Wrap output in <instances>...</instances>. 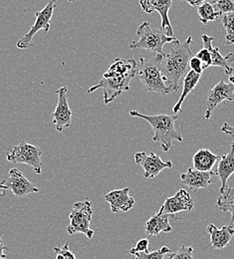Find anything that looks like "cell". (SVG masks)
I'll return each instance as SVG.
<instances>
[{
    "label": "cell",
    "instance_id": "1",
    "mask_svg": "<svg viewBox=\"0 0 234 259\" xmlns=\"http://www.w3.org/2000/svg\"><path fill=\"white\" fill-rule=\"evenodd\" d=\"M193 38L189 36L183 43H175L170 52L163 58L161 68L167 87L171 92L180 89L179 80L189 73L190 60L193 57Z\"/></svg>",
    "mask_w": 234,
    "mask_h": 259
},
{
    "label": "cell",
    "instance_id": "2",
    "mask_svg": "<svg viewBox=\"0 0 234 259\" xmlns=\"http://www.w3.org/2000/svg\"><path fill=\"white\" fill-rule=\"evenodd\" d=\"M131 117H137L146 120L153 128L155 133L153 137V141L160 143L163 152L167 153L172 147V142H182V136L177 132L174 127V122L177 120V116L173 115H145L138 111L132 110L130 111Z\"/></svg>",
    "mask_w": 234,
    "mask_h": 259
},
{
    "label": "cell",
    "instance_id": "3",
    "mask_svg": "<svg viewBox=\"0 0 234 259\" xmlns=\"http://www.w3.org/2000/svg\"><path fill=\"white\" fill-rule=\"evenodd\" d=\"M164 57L160 54H154L153 56H142L139 58V68L136 75L146 91L162 95L171 93L165 82L161 68Z\"/></svg>",
    "mask_w": 234,
    "mask_h": 259
},
{
    "label": "cell",
    "instance_id": "4",
    "mask_svg": "<svg viewBox=\"0 0 234 259\" xmlns=\"http://www.w3.org/2000/svg\"><path fill=\"white\" fill-rule=\"evenodd\" d=\"M136 34L138 36V40L133 41L129 45L132 50L144 49L163 56H166L164 46L167 43L175 44L179 42L175 37H169L166 35L163 30L157 31L153 29L149 22L142 23L136 29Z\"/></svg>",
    "mask_w": 234,
    "mask_h": 259
},
{
    "label": "cell",
    "instance_id": "5",
    "mask_svg": "<svg viewBox=\"0 0 234 259\" xmlns=\"http://www.w3.org/2000/svg\"><path fill=\"white\" fill-rule=\"evenodd\" d=\"M93 213V203L89 199L75 202L69 214L70 225L67 227L68 233L70 235L83 233L91 239L95 233V231L90 227Z\"/></svg>",
    "mask_w": 234,
    "mask_h": 259
},
{
    "label": "cell",
    "instance_id": "6",
    "mask_svg": "<svg viewBox=\"0 0 234 259\" xmlns=\"http://www.w3.org/2000/svg\"><path fill=\"white\" fill-rule=\"evenodd\" d=\"M42 155L41 149L22 140L17 146L6 152V159L13 163H25L31 166L36 174L41 175L43 165Z\"/></svg>",
    "mask_w": 234,
    "mask_h": 259
},
{
    "label": "cell",
    "instance_id": "7",
    "mask_svg": "<svg viewBox=\"0 0 234 259\" xmlns=\"http://www.w3.org/2000/svg\"><path fill=\"white\" fill-rule=\"evenodd\" d=\"M58 0H50L46 6L40 10L35 12V22L31 26L30 30L26 33L21 39L18 40L16 46L19 49H28L33 46L32 39L34 35L40 30H44V34H47L51 27V19L54 14L55 8L58 6Z\"/></svg>",
    "mask_w": 234,
    "mask_h": 259
},
{
    "label": "cell",
    "instance_id": "8",
    "mask_svg": "<svg viewBox=\"0 0 234 259\" xmlns=\"http://www.w3.org/2000/svg\"><path fill=\"white\" fill-rule=\"evenodd\" d=\"M136 75H128L125 77H103L100 82L88 89V93H93L98 89L103 90V99L105 104H110L123 92L130 91V83Z\"/></svg>",
    "mask_w": 234,
    "mask_h": 259
},
{
    "label": "cell",
    "instance_id": "9",
    "mask_svg": "<svg viewBox=\"0 0 234 259\" xmlns=\"http://www.w3.org/2000/svg\"><path fill=\"white\" fill-rule=\"evenodd\" d=\"M3 191H11L15 196L24 197L40 190L24 177L20 169L11 168L8 175L0 180V192L3 193Z\"/></svg>",
    "mask_w": 234,
    "mask_h": 259
},
{
    "label": "cell",
    "instance_id": "10",
    "mask_svg": "<svg viewBox=\"0 0 234 259\" xmlns=\"http://www.w3.org/2000/svg\"><path fill=\"white\" fill-rule=\"evenodd\" d=\"M134 162L144 168L145 180L154 179L164 169L172 167V162L170 161L164 162L160 156L154 152L150 154H147L146 152L136 153L134 155Z\"/></svg>",
    "mask_w": 234,
    "mask_h": 259
},
{
    "label": "cell",
    "instance_id": "11",
    "mask_svg": "<svg viewBox=\"0 0 234 259\" xmlns=\"http://www.w3.org/2000/svg\"><path fill=\"white\" fill-rule=\"evenodd\" d=\"M226 101L234 102V84H227L221 80L208 92L204 119L209 120L217 106Z\"/></svg>",
    "mask_w": 234,
    "mask_h": 259
},
{
    "label": "cell",
    "instance_id": "12",
    "mask_svg": "<svg viewBox=\"0 0 234 259\" xmlns=\"http://www.w3.org/2000/svg\"><path fill=\"white\" fill-rule=\"evenodd\" d=\"M173 0H139L141 8L148 14L157 11L162 18L161 30L169 37H174L172 25L170 23L168 12Z\"/></svg>",
    "mask_w": 234,
    "mask_h": 259
},
{
    "label": "cell",
    "instance_id": "13",
    "mask_svg": "<svg viewBox=\"0 0 234 259\" xmlns=\"http://www.w3.org/2000/svg\"><path fill=\"white\" fill-rule=\"evenodd\" d=\"M58 101L53 113V124L56 131L62 133L63 130L69 128L72 124V111L68 104V88L66 86L57 90Z\"/></svg>",
    "mask_w": 234,
    "mask_h": 259
},
{
    "label": "cell",
    "instance_id": "14",
    "mask_svg": "<svg viewBox=\"0 0 234 259\" xmlns=\"http://www.w3.org/2000/svg\"><path fill=\"white\" fill-rule=\"evenodd\" d=\"M195 202L192 195L185 190L181 189L171 197L167 198L159 211L164 214L174 215L181 211H192Z\"/></svg>",
    "mask_w": 234,
    "mask_h": 259
},
{
    "label": "cell",
    "instance_id": "15",
    "mask_svg": "<svg viewBox=\"0 0 234 259\" xmlns=\"http://www.w3.org/2000/svg\"><path fill=\"white\" fill-rule=\"evenodd\" d=\"M213 177H215L214 171H200L190 167L185 172L180 175V180L190 190L197 192L201 189H206L213 184Z\"/></svg>",
    "mask_w": 234,
    "mask_h": 259
},
{
    "label": "cell",
    "instance_id": "16",
    "mask_svg": "<svg viewBox=\"0 0 234 259\" xmlns=\"http://www.w3.org/2000/svg\"><path fill=\"white\" fill-rule=\"evenodd\" d=\"M130 188L115 190L103 195L114 213L128 212L134 205V198L130 195Z\"/></svg>",
    "mask_w": 234,
    "mask_h": 259
},
{
    "label": "cell",
    "instance_id": "17",
    "mask_svg": "<svg viewBox=\"0 0 234 259\" xmlns=\"http://www.w3.org/2000/svg\"><path fill=\"white\" fill-rule=\"evenodd\" d=\"M214 174L221 181L220 194H223L227 188V180L234 174V142L230 145V151L220 157Z\"/></svg>",
    "mask_w": 234,
    "mask_h": 259
},
{
    "label": "cell",
    "instance_id": "18",
    "mask_svg": "<svg viewBox=\"0 0 234 259\" xmlns=\"http://www.w3.org/2000/svg\"><path fill=\"white\" fill-rule=\"evenodd\" d=\"M206 231L210 236V245L214 249H223L233 237L234 226L229 225L217 228L214 225L209 224L206 227Z\"/></svg>",
    "mask_w": 234,
    "mask_h": 259
},
{
    "label": "cell",
    "instance_id": "19",
    "mask_svg": "<svg viewBox=\"0 0 234 259\" xmlns=\"http://www.w3.org/2000/svg\"><path fill=\"white\" fill-rule=\"evenodd\" d=\"M173 219L176 220L174 215L164 214L158 211L154 214L146 224H145V230L149 236H159L162 232L169 233L172 231V227L169 224V220Z\"/></svg>",
    "mask_w": 234,
    "mask_h": 259
},
{
    "label": "cell",
    "instance_id": "20",
    "mask_svg": "<svg viewBox=\"0 0 234 259\" xmlns=\"http://www.w3.org/2000/svg\"><path fill=\"white\" fill-rule=\"evenodd\" d=\"M137 64L134 58L131 59H121L117 58L110 65L108 71L103 75V77H125L128 75L137 74Z\"/></svg>",
    "mask_w": 234,
    "mask_h": 259
},
{
    "label": "cell",
    "instance_id": "21",
    "mask_svg": "<svg viewBox=\"0 0 234 259\" xmlns=\"http://www.w3.org/2000/svg\"><path fill=\"white\" fill-rule=\"evenodd\" d=\"M202 42H203V48L207 49L210 53L211 56V66H218L223 68L224 72L227 75H231L233 72V68L230 66L229 63H227V61L225 60V58L220 54L219 52V48L218 47H213L212 46V42L214 41L213 37H210L206 34H203L201 36Z\"/></svg>",
    "mask_w": 234,
    "mask_h": 259
},
{
    "label": "cell",
    "instance_id": "22",
    "mask_svg": "<svg viewBox=\"0 0 234 259\" xmlns=\"http://www.w3.org/2000/svg\"><path fill=\"white\" fill-rule=\"evenodd\" d=\"M220 157L221 156H217L207 149H201L193 157L194 168L200 171H211Z\"/></svg>",
    "mask_w": 234,
    "mask_h": 259
},
{
    "label": "cell",
    "instance_id": "23",
    "mask_svg": "<svg viewBox=\"0 0 234 259\" xmlns=\"http://www.w3.org/2000/svg\"><path fill=\"white\" fill-rule=\"evenodd\" d=\"M201 77V74H198V73H196L193 70L189 71V73L185 75L184 80H183V88H182L181 95H180V97L178 99V101L176 102V104L172 108L173 115H177L180 112L182 103L184 102L185 98L188 97L195 90V88L197 87Z\"/></svg>",
    "mask_w": 234,
    "mask_h": 259
},
{
    "label": "cell",
    "instance_id": "24",
    "mask_svg": "<svg viewBox=\"0 0 234 259\" xmlns=\"http://www.w3.org/2000/svg\"><path fill=\"white\" fill-rule=\"evenodd\" d=\"M216 206L221 211L231 214L230 225L234 226V188L232 185H229L225 192L218 197Z\"/></svg>",
    "mask_w": 234,
    "mask_h": 259
},
{
    "label": "cell",
    "instance_id": "25",
    "mask_svg": "<svg viewBox=\"0 0 234 259\" xmlns=\"http://www.w3.org/2000/svg\"><path fill=\"white\" fill-rule=\"evenodd\" d=\"M198 13L200 15L201 23L207 24L210 21H215L220 15L215 11L213 5L209 2H204L198 7Z\"/></svg>",
    "mask_w": 234,
    "mask_h": 259
},
{
    "label": "cell",
    "instance_id": "26",
    "mask_svg": "<svg viewBox=\"0 0 234 259\" xmlns=\"http://www.w3.org/2000/svg\"><path fill=\"white\" fill-rule=\"evenodd\" d=\"M222 25L226 30L225 40L227 44H234V12L222 14L220 16Z\"/></svg>",
    "mask_w": 234,
    "mask_h": 259
},
{
    "label": "cell",
    "instance_id": "27",
    "mask_svg": "<svg viewBox=\"0 0 234 259\" xmlns=\"http://www.w3.org/2000/svg\"><path fill=\"white\" fill-rule=\"evenodd\" d=\"M170 249L167 246H163L158 250H155L153 252H142L135 254L134 259H165V256L170 253Z\"/></svg>",
    "mask_w": 234,
    "mask_h": 259
},
{
    "label": "cell",
    "instance_id": "28",
    "mask_svg": "<svg viewBox=\"0 0 234 259\" xmlns=\"http://www.w3.org/2000/svg\"><path fill=\"white\" fill-rule=\"evenodd\" d=\"M212 5L215 11L221 16L222 14L234 12L233 0H213Z\"/></svg>",
    "mask_w": 234,
    "mask_h": 259
},
{
    "label": "cell",
    "instance_id": "29",
    "mask_svg": "<svg viewBox=\"0 0 234 259\" xmlns=\"http://www.w3.org/2000/svg\"><path fill=\"white\" fill-rule=\"evenodd\" d=\"M194 253L195 250L192 246L182 245L176 252L170 253L167 259H194Z\"/></svg>",
    "mask_w": 234,
    "mask_h": 259
},
{
    "label": "cell",
    "instance_id": "30",
    "mask_svg": "<svg viewBox=\"0 0 234 259\" xmlns=\"http://www.w3.org/2000/svg\"><path fill=\"white\" fill-rule=\"evenodd\" d=\"M54 251L56 253L55 259H77L75 254L70 249L69 241H67L62 247H55Z\"/></svg>",
    "mask_w": 234,
    "mask_h": 259
},
{
    "label": "cell",
    "instance_id": "31",
    "mask_svg": "<svg viewBox=\"0 0 234 259\" xmlns=\"http://www.w3.org/2000/svg\"><path fill=\"white\" fill-rule=\"evenodd\" d=\"M149 246H150L149 240H148L147 238H142V239H139V240L135 243L134 247L130 249L129 252H130V254H132V255H135V254L142 253V252H149V251H150V250H149Z\"/></svg>",
    "mask_w": 234,
    "mask_h": 259
},
{
    "label": "cell",
    "instance_id": "32",
    "mask_svg": "<svg viewBox=\"0 0 234 259\" xmlns=\"http://www.w3.org/2000/svg\"><path fill=\"white\" fill-rule=\"evenodd\" d=\"M196 57H198L201 60L203 70H205V69L209 68V66H211V56L207 49H205V48L201 49L200 52H198Z\"/></svg>",
    "mask_w": 234,
    "mask_h": 259
},
{
    "label": "cell",
    "instance_id": "33",
    "mask_svg": "<svg viewBox=\"0 0 234 259\" xmlns=\"http://www.w3.org/2000/svg\"><path fill=\"white\" fill-rule=\"evenodd\" d=\"M190 68L195 71L196 73L198 74H202L203 72V67H202V63H201V60L196 57V56H193L192 59L190 60Z\"/></svg>",
    "mask_w": 234,
    "mask_h": 259
},
{
    "label": "cell",
    "instance_id": "34",
    "mask_svg": "<svg viewBox=\"0 0 234 259\" xmlns=\"http://www.w3.org/2000/svg\"><path fill=\"white\" fill-rule=\"evenodd\" d=\"M220 131L223 132L224 134L229 135V136H231V137H233L234 138V127H231L228 123L225 122V123L222 125V127L220 128Z\"/></svg>",
    "mask_w": 234,
    "mask_h": 259
},
{
    "label": "cell",
    "instance_id": "35",
    "mask_svg": "<svg viewBox=\"0 0 234 259\" xmlns=\"http://www.w3.org/2000/svg\"><path fill=\"white\" fill-rule=\"evenodd\" d=\"M188 4H190L191 6H193V7H199L200 5H201L202 3H204V2H209V3H211L212 4V2H213V0H184Z\"/></svg>",
    "mask_w": 234,
    "mask_h": 259
},
{
    "label": "cell",
    "instance_id": "36",
    "mask_svg": "<svg viewBox=\"0 0 234 259\" xmlns=\"http://www.w3.org/2000/svg\"><path fill=\"white\" fill-rule=\"evenodd\" d=\"M8 249H9V248L4 245L3 240H2V237H1V235H0V259H5L7 257L5 251H7Z\"/></svg>",
    "mask_w": 234,
    "mask_h": 259
},
{
    "label": "cell",
    "instance_id": "37",
    "mask_svg": "<svg viewBox=\"0 0 234 259\" xmlns=\"http://www.w3.org/2000/svg\"><path fill=\"white\" fill-rule=\"evenodd\" d=\"M224 58H225V60H226V61H227V63H229V64H230V63H233V62H234V53H233V52H231V53H228V54H227V55H226V56H225V57H224Z\"/></svg>",
    "mask_w": 234,
    "mask_h": 259
},
{
    "label": "cell",
    "instance_id": "38",
    "mask_svg": "<svg viewBox=\"0 0 234 259\" xmlns=\"http://www.w3.org/2000/svg\"><path fill=\"white\" fill-rule=\"evenodd\" d=\"M229 81H230V83L234 84V75H230L229 76Z\"/></svg>",
    "mask_w": 234,
    "mask_h": 259
},
{
    "label": "cell",
    "instance_id": "39",
    "mask_svg": "<svg viewBox=\"0 0 234 259\" xmlns=\"http://www.w3.org/2000/svg\"><path fill=\"white\" fill-rule=\"evenodd\" d=\"M69 2H74V1H76V0H67Z\"/></svg>",
    "mask_w": 234,
    "mask_h": 259
}]
</instances>
